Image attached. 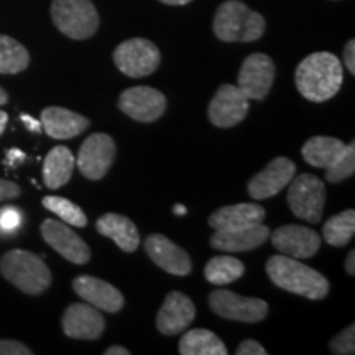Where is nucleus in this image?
Listing matches in <instances>:
<instances>
[{
    "instance_id": "f257e3e1",
    "label": "nucleus",
    "mask_w": 355,
    "mask_h": 355,
    "mask_svg": "<svg viewBox=\"0 0 355 355\" xmlns=\"http://www.w3.org/2000/svg\"><path fill=\"white\" fill-rule=\"evenodd\" d=\"M344 69L339 58L332 53L319 51L306 56L295 73L300 94L311 102H326L340 91Z\"/></svg>"
},
{
    "instance_id": "f03ea898",
    "label": "nucleus",
    "mask_w": 355,
    "mask_h": 355,
    "mask_svg": "<svg viewBox=\"0 0 355 355\" xmlns=\"http://www.w3.org/2000/svg\"><path fill=\"white\" fill-rule=\"evenodd\" d=\"M266 275L278 288L308 300H324L329 293V282L322 273L288 255L268 259Z\"/></svg>"
},
{
    "instance_id": "7ed1b4c3",
    "label": "nucleus",
    "mask_w": 355,
    "mask_h": 355,
    "mask_svg": "<svg viewBox=\"0 0 355 355\" xmlns=\"http://www.w3.org/2000/svg\"><path fill=\"white\" fill-rule=\"evenodd\" d=\"M214 33L222 42H257L265 33V19L239 0H227L217 8Z\"/></svg>"
},
{
    "instance_id": "20e7f679",
    "label": "nucleus",
    "mask_w": 355,
    "mask_h": 355,
    "mask_svg": "<svg viewBox=\"0 0 355 355\" xmlns=\"http://www.w3.org/2000/svg\"><path fill=\"white\" fill-rule=\"evenodd\" d=\"M0 273L20 291L32 296L42 295L51 285V272L46 263L38 255L20 248L7 252L0 259Z\"/></svg>"
},
{
    "instance_id": "39448f33",
    "label": "nucleus",
    "mask_w": 355,
    "mask_h": 355,
    "mask_svg": "<svg viewBox=\"0 0 355 355\" xmlns=\"http://www.w3.org/2000/svg\"><path fill=\"white\" fill-rule=\"evenodd\" d=\"M51 19L61 33L73 40L91 38L101 24L91 0H53Z\"/></svg>"
},
{
    "instance_id": "423d86ee",
    "label": "nucleus",
    "mask_w": 355,
    "mask_h": 355,
    "mask_svg": "<svg viewBox=\"0 0 355 355\" xmlns=\"http://www.w3.org/2000/svg\"><path fill=\"white\" fill-rule=\"evenodd\" d=\"M324 202H326V188L318 176L303 173L290 181L288 206L296 217L309 224H318L321 222Z\"/></svg>"
},
{
    "instance_id": "0eeeda50",
    "label": "nucleus",
    "mask_w": 355,
    "mask_h": 355,
    "mask_svg": "<svg viewBox=\"0 0 355 355\" xmlns=\"http://www.w3.org/2000/svg\"><path fill=\"white\" fill-rule=\"evenodd\" d=\"M114 63L128 78H145L162 63V53L150 40L130 38L115 48Z\"/></svg>"
},
{
    "instance_id": "6e6552de",
    "label": "nucleus",
    "mask_w": 355,
    "mask_h": 355,
    "mask_svg": "<svg viewBox=\"0 0 355 355\" xmlns=\"http://www.w3.org/2000/svg\"><path fill=\"white\" fill-rule=\"evenodd\" d=\"M209 306L217 316L239 322H260L268 314V304L263 300L247 298L227 290L212 291Z\"/></svg>"
},
{
    "instance_id": "1a4fd4ad",
    "label": "nucleus",
    "mask_w": 355,
    "mask_h": 355,
    "mask_svg": "<svg viewBox=\"0 0 355 355\" xmlns=\"http://www.w3.org/2000/svg\"><path fill=\"white\" fill-rule=\"evenodd\" d=\"M117 146L107 133H92L79 148L76 165L83 176L97 181L107 175L112 166Z\"/></svg>"
},
{
    "instance_id": "9d476101",
    "label": "nucleus",
    "mask_w": 355,
    "mask_h": 355,
    "mask_svg": "<svg viewBox=\"0 0 355 355\" xmlns=\"http://www.w3.org/2000/svg\"><path fill=\"white\" fill-rule=\"evenodd\" d=\"M119 109L137 122L152 123L166 110V97L158 89L137 86L125 89L119 97Z\"/></svg>"
},
{
    "instance_id": "9b49d317",
    "label": "nucleus",
    "mask_w": 355,
    "mask_h": 355,
    "mask_svg": "<svg viewBox=\"0 0 355 355\" xmlns=\"http://www.w3.org/2000/svg\"><path fill=\"white\" fill-rule=\"evenodd\" d=\"M248 114V97L242 89L232 84H222L212 97L207 117L212 125L219 128H232L239 125Z\"/></svg>"
},
{
    "instance_id": "f8f14e48",
    "label": "nucleus",
    "mask_w": 355,
    "mask_h": 355,
    "mask_svg": "<svg viewBox=\"0 0 355 355\" xmlns=\"http://www.w3.org/2000/svg\"><path fill=\"white\" fill-rule=\"evenodd\" d=\"M275 73L277 69L270 56L263 53H254L242 63L237 86L248 99L263 101L273 86Z\"/></svg>"
},
{
    "instance_id": "ddd939ff",
    "label": "nucleus",
    "mask_w": 355,
    "mask_h": 355,
    "mask_svg": "<svg viewBox=\"0 0 355 355\" xmlns=\"http://www.w3.org/2000/svg\"><path fill=\"white\" fill-rule=\"evenodd\" d=\"M272 243L279 254L291 259H313L321 248V235L309 227L290 224L273 230Z\"/></svg>"
},
{
    "instance_id": "4468645a",
    "label": "nucleus",
    "mask_w": 355,
    "mask_h": 355,
    "mask_svg": "<svg viewBox=\"0 0 355 355\" xmlns=\"http://www.w3.org/2000/svg\"><path fill=\"white\" fill-rule=\"evenodd\" d=\"M40 230H42L44 242L55 248L58 254L64 257L66 260L76 265H86L91 260V250H89L87 243L63 222L46 219L43 220Z\"/></svg>"
},
{
    "instance_id": "2eb2a0df",
    "label": "nucleus",
    "mask_w": 355,
    "mask_h": 355,
    "mask_svg": "<svg viewBox=\"0 0 355 355\" xmlns=\"http://www.w3.org/2000/svg\"><path fill=\"white\" fill-rule=\"evenodd\" d=\"M296 175V165L286 157L272 159L263 170L248 181V194L255 201L277 196L279 191L286 188Z\"/></svg>"
},
{
    "instance_id": "dca6fc26",
    "label": "nucleus",
    "mask_w": 355,
    "mask_h": 355,
    "mask_svg": "<svg viewBox=\"0 0 355 355\" xmlns=\"http://www.w3.org/2000/svg\"><path fill=\"white\" fill-rule=\"evenodd\" d=\"M145 252L155 265L176 277H186L193 270L191 257L175 242L162 234H152L145 239Z\"/></svg>"
},
{
    "instance_id": "f3484780",
    "label": "nucleus",
    "mask_w": 355,
    "mask_h": 355,
    "mask_svg": "<svg viewBox=\"0 0 355 355\" xmlns=\"http://www.w3.org/2000/svg\"><path fill=\"white\" fill-rule=\"evenodd\" d=\"M63 331L71 339L96 340L105 329V319L101 309L89 303H74L63 314Z\"/></svg>"
},
{
    "instance_id": "a211bd4d",
    "label": "nucleus",
    "mask_w": 355,
    "mask_h": 355,
    "mask_svg": "<svg viewBox=\"0 0 355 355\" xmlns=\"http://www.w3.org/2000/svg\"><path fill=\"white\" fill-rule=\"evenodd\" d=\"M196 316V306L184 293L171 291L157 316V327L163 336H178L188 329Z\"/></svg>"
},
{
    "instance_id": "6ab92c4d",
    "label": "nucleus",
    "mask_w": 355,
    "mask_h": 355,
    "mask_svg": "<svg viewBox=\"0 0 355 355\" xmlns=\"http://www.w3.org/2000/svg\"><path fill=\"white\" fill-rule=\"evenodd\" d=\"M73 290L86 303L101 311H105V313H119L125 303L122 293L117 288L104 282V279L91 277V275H81V277L74 278Z\"/></svg>"
},
{
    "instance_id": "aec40b11",
    "label": "nucleus",
    "mask_w": 355,
    "mask_h": 355,
    "mask_svg": "<svg viewBox=\"0 0 355 355\" xmlns=\"http://www.w3.org/2000/svg\"><path fill=\"white\" fill-rule=\"evenodd\" d=\"M270 239V229L263 224L239 229L216 230L211 237V247L222 252H248L263 245Z\"/></svg>"
},
{
    "instance_id": "412c9836",
    "label": "nucleus",
    "mask_w": 355,
    "mask_h": 355,
    "mask_svg": "<svg viewBox=\"0 0 355 355\" xmlns=\"http://www.w3.org/2000/svg\"><path fill=\"white\" fill-rule=\"evenodd\" d=\"M89 123V119L63 107H46L42 112L43 130L56 140H68L81 135Z\"/></svg>"
},
{
    "instance_id": "4be33fe9",
    "label": "nucleus",
    "mask_w": 355,
    "mask_h": 355,
    "mask_svg": "<svg viewBox=\"0 0 355 355\" xmlns=\"http://www.w3.org/2000/svg\"><path fill=\"white\" fill-rule=\"evenodd\" d=\"M265 216L266 212L260 204H232V206H224L212 212L209 217V225L216 230L248 227V225L261 224Z\"/></svg>"
},
{
    "instance_id": "5701e85b",
    "label": "nucleus",
    "mask_w": 355,
    "mask_h": 355,
    "mask_svg": "<svg viewBox=\"0 0 355 355\" xmlns=\"http://www.w3.org/2000/svg\"><path fill=\"white\" fill-rule=\"evenodd\" d=\"M97 232L104 237L112 239L125 254H132L139 248L140 243V234L137 225L125 216L115 214V212H109L99 217L96 222Z\"/></svg>"
},
{
    "instance_id": "b1692460",
    "label": "nucleus",
    "mask_w": 355,
    "mask_h": 355,
    "mask_svg": "<svg viewBox=\"0 0 355 355\" xmlns=\"http://www.w3.org/2000/svg\"><path fill=\"white\" fill-rule=\"evenodd\" d=\"M76 159L68 146H55L46 155L43 163V180L50 189H58L64 186L73 176Z\"/></svg>"
},
{
    "instance_id": "393cba45",
    "label": "nucleus",
    "mask_w": 355,
    "mask_h": 355,
    "mask_svg": "<svg viewBox=\"0 0 355 355\" xmlns=\"http://www.w3.org/2000/svg\"><path fill=\"white\" fill-rule=\"evenodd\" d=\"M345 148L347 145L334 137H313L304 144L301 155L308 165L327 170L331 165H334L336 159L344 153Z\"/></svg>"
},
{
    "instance_id": "a878e982",
    "label": "nucleus",
    "mask_w": 355,
    "mask_h": 355,
    "mask_svg": "<svg viewBox=\"0 0 355 355\" xmlns=\"http://www.w3.org/2000/svg\"><path fill=\"white\" fill-rule=\"evenodd\" d=\"M178 352L181 355H225L227 347L214 332L207 329H191L181 337Z\"/></svg>"
},
{
    "instance_id": "bb28decb",
    "label": "nucleus",
    "mask_w": 355,
    "mask_h": 355,
    "mask_svg": "<svg viewBox=\"0 0 355 355\" xmlns=\"http://www.w3.org/2000/svg\"><path fill=\"white\" fill-rule=\"evenodd\" d=\"M243 273H245V266L242 261L227 255L214 257L207 261L206 268H204V277L207 282L217 286L237 282L239 278L243 277Z\"/></svg>"
},
{
    "instance_id": "cd10ccee",
    "label": "nucleus",
    "mask_w": 355,
    "mask_h": 355,
    "mask_svg": "<svg viewBox=\"0 0 355 355\" xmlns=\"http://www.w3.org/2000/svg\"><path fill=\"white\" fill-rule=\"evenodd\" d=\"M30 55L24 44L0 35V74H17L28 68Z\"/></svg>"
},
{
    "instance_id": "c85d7f7f",
    "label": "nucleus",
    "mask_w": 355,
    "mask_h": 355,
    "mask_svg": "<svg viewBox=\"0 0 355 355\" xmlns=\"http://www.w3.org/2000/svg\"><path fill=\"white\" fill-rule=\"evenodd\" d=\"M355 234V212L347 209L340 214L331 217L324 224L322 237L332 247H345L352 241Z\"/></svg>"
},
{
    "instance_id": "c756f323",
    "label": "nucleus",
    "mask_w": 355,
    "mask_h": 355,
    "mask_svg": "<svg viewBox=\"0 0 355 355\" xmlns=\"http://www.w3.org/2000/svg\"><path fill=\"white\" fill-rule=\"evenodd\" d=\"M42 204L44 209L51 211L53 214H56L61 220L73 225V227H86L87 225V217L84 214V211L78 204L71 202L69 199L60 196H46L43 198Z\"/></svg>"
},
{
    "instance_id": "7c9ffc66",
    "label": "nucleus",
    "mask_w": 355,
    "mask_h": 355,
    "mask_svg": "<svg viewBox=\"0 0 355 355\" xmlns=\"http://www.w3.org/2000/svg\"><path fill=\"white\" fill-rule=\"evenodd\" d=\"M355 173V141H350L344 153L336 159L334 165L326 170V180L332 184L343 183Z\"/></svg>"
},
{
    "instance_id": "2f4dec72",
    "label": "nucleus",
    "mask_w": 355,
    "mask_h": 355,
    "mask_svg": "<svg viewBox=\"0 0 355 355\" xmlns=\"http://www.w3.org/2000/svg\"><path fill=\"white\" fill-rule=\"evenodd\" d=\"M331 352L334 355H352L355 352V326L350 324L349 327L337 334L329 344Z\"/></svg>"
},
{
    "instance_id": "473e14b6",
    "label": "nucleus",
    "mask_w": 355,
    "mask_h": 355,
    "mask_svg": "<svg viewBox=\"0 0 355 355\" xmlns=\"http://www.w3.org/2000/svg\"><path fill=\"white\" fill-rule=\"evenodd\" d=\"M21 220H24V216L20 209L13 206L0 207V232L13 234L20 229Z\"/></svg>"
},
{
    "instance_id": "72a5a7b5",
    "label": "nucleus",
    "mask_w": 355,
    "mask_h": 355,
    "mask_svg": "<svg viewBox=\"0 0 355 355\" xmlns=\"http://www.w3.org/2000/svg\"><path fill=\"white\" fill-rule=\"evenodd\" d=\"M32 349L17 340H0V355H32Z\"/></svg>"
},
{
    "instance_id": "f704fd0d",
    "label": "nucleus",
    "mask_w": 355,
    "mask_h": 355,
    "mask_svg": "<svg viewBox=\"0 0 355 355\" xmlns=\"http://www.w3.org/2000/svg\"><path fill=\"white\" fill-rule=\"evenodd\" d=\"M237 355H266V350L260 343H257L254 339H245L243 343L239 344L237 350H235Z\"/></svg>"
},
{
    "instance_id": "c9c22d12",
    "label": "nucleus",
    "mask_w": 355,
    "mask_h": 355,
    "mask_svg": "<svg viewBox=\"0 0 355 355\" xmlns=\"http://www.w3.org/2000/svg\"><path fill=\"white\" fill-rule=\"evenodd\" d=\"M21 189L19 184L13 181L0 180V201H8V199H17L20 196Z\"/></svg>"
},
{
    "instance_id": "e433bc0d",
    "label": "nucleus",
    "mask_w": 355,
    "mask_h": 355,
    "mask_svg": "<svg viewBox=\"0 0 355 355\" xmlns=\"http://www.w3.org/2000/svg\"><path fill=\"white\" fill-rule=\"evenodd\" d=\"M344 63L347 66L349 73L352 74V76H355V42L354 40H349V43L345 44Z\"/></svg>"
},
{
    "instance_id": "4c0bfd02",
    "label": "nucleus",
    "mask_w": 355,
    "mask_h": 355,
    "mask_svg": "<svg viewBox=\"0 0 355 355\" xmlns=\"http://www.w3.org/2000/svg\"><path fill=\"white\" fill-rule=\"evenodd\" d=\"M26 157H25V153L21 152V150H17V148H13V150H8L7 152V157H6V163L8 166H12V168H15V166H19L21 162H24Z\"/></svg>"
},
{
    "instance_id": "58836bf2",
    "label": "nucleus",
    "mask_w": 355,
    "mask_h": 355,
    "mask_svg": "<svg viewBox=\"0 0 355 355\" xmlns=\"http://www.w3.org/2000/svg\"><path fill=\"white\" fill-rule=\"evenodd\" d=\"M20 121L25 123V127L28 128L30 132H35V133H42V132H43L42 122L35 121V119H33V117H30V115L24 114V115H21V117H20Z\"/></svg>"
},
{
    "instance_id": "ea45409f",
    "label": "nucleus",
    "mask_w": 355,
    "mask_h": 355,
    "mask_svg": "<svg viewBox=\"0 0 355 355\" xmlns=\"http://www.w3.org/2000/svg\"><path fill=\"white\" fill-rule=\"evenodd\" d=\"M345 270H347L350 277H354L355 275V252L354 250H350L347 260H345Z\"/></svg>"
},
{
    "instance_id": "a19ab883",
    "label": "nucleus",
    "mask_w": 355,
    "mask_h": 355,
    "mask_svg": "<svg viewBox=\"0 0 355 355\" xmlns=\"http://www.w3.org/2000/svg\"><path fill=\"white\" fill-rule=\"evenodd\" d=\"M128 354H130V350L122 347V345H112V347H109L104 352V355H128Z\"/></svg>"
},
{
    "instance_id": "79ce46f5",
    "label": "nucleus",
    "mask_w": 355,
    "mask_h": 355,
    "mask_svg": "<svg viewBox=\"0 0 355 355\" xmlns=\"http://www.w3.org/2000/svg\"><path fill=\"white\" fill-rule=\"evenodd\" d=\"M7 122H8V115H7V112H3V110H0V135H2L3 130H6Z\"/></svg>"
},
{
    "instance_id": "37998d69",
    "label": "nucleus",
    "mask_w": 355,
    "mask_h": 355,
    "mask_svg": "<svg viewBox=\"0 0 355 355\" xmlns=\"http://www.w3.org/2000/svg\"><path fill=\"white\" fill-rule=\"evenodd\" d=\"M159 2L166 3V6H186L191 0H159Z\"/></svg>"
},
{
    "instance_id": "c03bdc74",
    "label": "nucleus",
    "mask_w": 355,
    "mask_h": 355,
    "mask_svg": "<svg viewBox=\"0 0 355 355\" xmlns=\"http://www.w3.org/2000/svg\"><path fill=\"white\" fill-rule=\"evenodd\" d=\"M7 101H8V94L6 91H3L2 87H0V105L7 104Z\"/></svg>"
},
{
    "instance_id": "a18cd8bd",
    "label": "nucleus",
    "mask_w": 355,
    "mask_h": 355,
    "mask_svg": "<svg viewBox=\"0 0 355 355\" xmlns=\"http://www.w3.org/2000/svg\"><path fill=\"white\" fill-rule=\"evenodd\" d=\"M175 214L184 216L186 214V207L181 206V204H178V206H175Z\"/></svg>"
}]
</instances>
